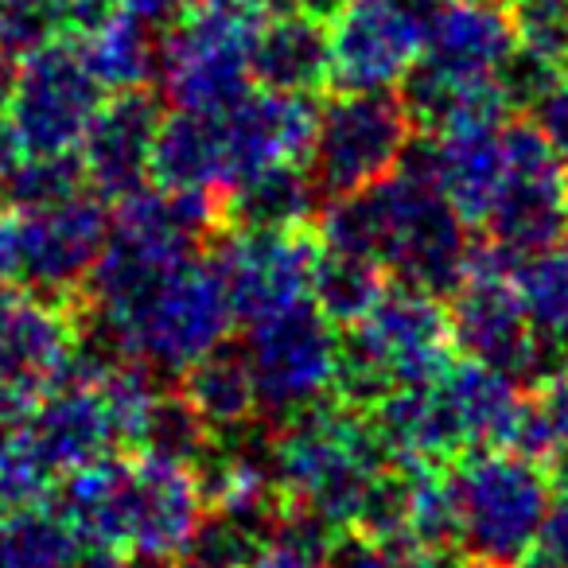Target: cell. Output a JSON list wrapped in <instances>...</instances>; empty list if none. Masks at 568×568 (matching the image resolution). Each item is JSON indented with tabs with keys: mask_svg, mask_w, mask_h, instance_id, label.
<instances>
[{
	"mask_svg": "<svg viewBox=\"0 0 568 568\" xmlns=\"http://www.w3.org/2000/svg\"><path fill=\"white\" fill-rule=\"evenodd\" d=\"M386 557L389 568H452L448 552H436L428 545L413 541V537H402V541H386Z\"/></svg>",
	"mask_w": 568,
	"mask_h": 568,
	"instance_id": "obj_42",
	"label": "cell"
},
{
	"mask_svg": "<svg viewBox=\"0 0 568 568\" xmlns=\"http://www.w3.org/2000/svg\"><path fill=\"white\" fill-rule=\"evenodd\" d=\"M9 518L12 552H17V568H67L79 549V537L63 526L51 510L36 506V510L4 514Z\"/></svg>",
	"mask_w": 568,
	"mask_h": 568,
	"instance_id": "obj_36",
	"label": "cell"
},
{
	"mask_svg": "<svg viewBox=\"0 0 568 568\" xmlns=\"http://www.w3.org/2000/svg\"><path fill=\"white\" fill-rule=\"evenodd\" d=\"M565 242H568V180H565Z\"/></svg>",
	"mask_w": 568,
	"mask_h": 568,
	"instance_id": "obj_49",
	"label": "cell"
},
{
	"mask_svg": "<svg viewBox=\"0 0 568 568\" xmlns=\"http://www.w3.org/2000/svg\"><path fill=\"white\" fill-rule=\"evenodd\" d=\"M495 4H506V0H495Z\"/></svg>",
	"mask_w": 568,
	"mask_h": 568,
	"instance_id": "obj_54",
	"label": "cell"
},
{
	"mask_svg": "<svg viewBox=\"0 0 568 568\" xmlns=\"http://www.w3.org/2000/svg\"><path fill=\"white\" fill-rule=\"evenodd\" d=\"M63 36L55 0H0V51L28 59Z\"/></svg>",
	"mask_w": 568,
	"mask_h": 568,
	"instance_id": "obj_37",
	"label": "cell"
},
{
	"mask_svg": "<svg viewBox=\"0 0 568 568\" xmlns=\"http://www.w3.org/2000/svg\"><path fill=\"white\" fill-rule=\"evenodd\" d=\"M464 568H483V565H471V560H464Z\"/></svg>",
	"mask_w": 568,
	"mask_h": 568,
	"instance_id": "obj_52",
	"label": "cell"
},
{
	"mask_svg": "<svg viewBox=\"0 0 568 568\" xmlns=\"http://www.w3.org/2000/svg\"><path fill=\"white\" fill-rule=\"evenodd\" d=\"M0 568H17V552H12L9 518H4V514H0Z\"/></svg>",
	"mask_w": 568,
	"mask_h": 568,
	"instance_id": "obj_47",
	"label": "cell"
},
{
	"mask_svg": "<svg viewBox=\"0 0 568 568\" xmlns=\"http://www.w3.org/2000/svg\"><path fill=\"white\" fill-rule=\"evenodd\" d=\"M374 222V257L397 284L448 301L467 273V222L428 175L394 168L366 187Z\"/></svg>",
	"mask_w": 568,
	"mask_h": 568,
	"instance_id": "obj_4",
	"label": "cell"
},
{
	"mask_svg": "<svg viewBox=\"0 0 568 568\" xmlns=\"http://www.w3.org/2000/svg\"><path fill=\"white\" fill-rule=\"evenodd\" d=\"M234 324L226 276L219 261L203 253L168 273L121 316H94L79 308V332L164 374H183L191 363L222 347Z\"/></svg>",
	"mask_w": 568,
	"mask_h": 568,
	"instance_id": "obj_1",
	"label": "cell"
},
{
	"mask_svg": "<svg viewBox=\"0 0 568 568\" xmlns=\"http://www.w3.org/2000/svg\"><path fill=\"white\" fill-rule=\"evenodd\" d=\"M343 529L301 503H284L268 526L250 568H332V549Z\"/></svg>",
	"mask_w": 568,
	"mask_h": 568,
	"instance_id": "obj_30",
	"label": "cell"
},
{
	"mask_svg": "<svg viewBox=\"0 0 568 568\" xmlns=\"http://www.w3.org/2000/svg\"><path fill=\"white\" fill-rule=\"evenodd\" d=\"M459 518V557L483 568H518L541 541L552 475L510 448L464 452L448 464Z\"/></svg>",
	"mask_w": 568,
	"mask_h": 568,
	"instance_id": "obj_2",
	"label": "cell"
},
{
	"mask_svg": "<svg viewBox=\"0 0 568 568\" xmlns=\"http://www.w3.org/2000/svg\"><path fill=\"white\" fill-rule=\"evenodd\" d=\"M265 0H191L164 28L160 74L175 110L222 113L253 90V48Z\"/></svg>",
	"mask_w": 568,
	"mask_h": 568,
	"instance_id": "obj_3",
	"label": "cell"
},
{
	"mask_svg": "<svg viewBox=\"0 0 568 568\" xmlns=\"http://www.w3.org/2000/svg\"><path fill=\"white\" fill-rule=\"evenodd\" d=\"M332 568H389L386 545L358 529H343L332 549Z\"/></svg>",
	"mask_w": 568,
	"mask_h": 568,
	"instance_id": "obj_40",
	"label": "cell"
},
{
	"mask_svg": "<svg viewBox=\"0 0 568 568\" xmlns=\"http://www.w3.org/2000/svg\"><path fill=\"white\" fill-rule=\"evenodd\" d=\"M121 4H125V0H55V12L67 36H82V40H87V36H94Z\"/></svg>",
	"mask_w": 568,
	"mask_h": 568,
	"instance_id": "obj_39",
	"label": "cell"
},
{
	"mask_svg": "<svg viewBox=\"0 0 568 568\" xmlns=\"http://www.w3.org/2000/svg\"><path fill=\"white\" fill-rule=\"evenodd\" d=\"M320 211V195L304 164H273L222 195L226 230H304Z\"/></svg>",
	"mask_w": 568,
	"mask_h": 568,
	"instance_id": "obj_25",
	"label": "cell"
},
{
	"mask_svg": "<svg viewBox=\"0 0 568 568\" xmlns=\"http://www.w3.org/2000/svg\"><path fill=\"white\" fill-rule=\"evenodd\" d=\"M51 514L87 545H125V503H129V464L125 459H94L87 467L59 475L48 495Z\"/></svg>",
	"mask_w": 568,
	"mask_h": 568,
	"instance_id": "obj_21",
	"label": "cell"
},
{
	"mask_svg": "<svg viewBox=\"0 0 568 568\" xmlns=\"http://www.w3.org/2000/svg\"><path fill=\"white\" fill-rule=\"evenodd\" d=\"M55 483L59 475L51 471L48 459L32 448V440L20 428H12L4 452H0V514L36 510L48 503Z\"/></svg>",
	"mask_w": 568,
	"mask_h": 568,
	"instance_id": "obj_34",
	"label": "cell"
},
{
	"mask_svg": "<svg viewBox=\"0 0 568 568\" xmlns=\"http://www.w3.org/2000/svg\"><path fill=\"white\" fill-rule=\"evenodd\" d=\"M510 284L537 335L568 339V250L549 245L537 253H518Z\"/></svg>",
	"mask_w": 568,
	"mask_h": 568,
	"instance_id": "obj_29",
	"label": "cell"
},
{
	"mask_svg": "<svg viewBox=\"0 0 568 568\" xmlns=\"http://www.w3.org/2000/svg\"><path fill=\"white\" fill-rule=\"evenodd\" d=\"M560 479H565V490L552 495L549 518H545V526H541L537 549H541L549 560H557L560 568H568V475H560Z\"/></svg>",
	"mask_w": 568,
	"mask_h": 568,
	"instance_id": "obj_41",
	"label": "cell"
},
{
	"mask_svg": "<svg viewBox=\"0 0 568 568\" xmlns=\"http://www.w3.org/2000/svg\"><path fill=\"white\" fill-rule=\"evenodd\" d=\"M332 82L339 90H394L420 59L425 9L413 0H347L332 20Z\"/></svg>",
	"mask_w": 568,
	"mask_h": 568,
	"instance_id": "obj_12",
	"label": "cell"
},
{
	"mask_svg": "<svg viewBox=\"0 0 568 568\" xmlns=\"http://www.w3.org/2000/svg\"><path fill=\"white\" fill-rule=\"evenodd\" d=\"M436 382H440L444 402H448L452 420L459 428L464 452L506 448L521 405V386L510 374L495 371L487 363H475V358H464V363L444 366V374Z\"/></svg>",
	"mask_w": 568,
	"mask_h": 568,
	"instance_id": "obj_22",
	"label": "cell"
},
{
	"mask_svg": "<svg viewBox=\"0 0 568 568\" xmlns=\"http://www.w3.org/2000/svg\"><path fill=\"white\" fill-rule=\"evenodd\" d=\"M320 110L304 94H245L230 110L219 113L222 144H226L230 187L273 164H308L316 141ZM226 187V191H230Z\"/></svg>",
	"mask_w": 568,
	"mask_h": 568,
	"instance_id": "obj_16",
	"label": "cell"
},
{
	"mask_svg": "<svg viewBox=\"0 0 568 568\" xmlns=\"http://www.w3.org/2000/svg\"><path fill=\"white\" fill-rule=\"evenodd\" d=\"M79 339V301H51L24 284H0V389L32 413L59 386Z\"/></svg>",
	"mask_w": 568,
	"mask_h": 568,
	"instance_id": "obj_10",
	"label": "cell"
},
{
	"mask_svg": "<svg viewBox=\"0 0 568 568\" xmlns=\"http://www.w3.org/2000/svg\"><path fill=\"white\" fill-rule=\"evenodd\" d=\"M203 487L195 467L136 452L129 464L125 545L141 565H172L203 518Z\"/></svg>",
	"mask_w": 568,
	"mask_h": 568,
	"instance_id": "obj_15",
	"label": "cell"
},
{
	"mask_svg": "<svg viewBox=\"0 0 568 568\" xmlns=\"http://www.w3.org/2000/svg\"><path fill=\"white\" fill-rule=\"evenodd\" d=\"M253 82L276 94L312 98L332 82V32L312 12H268L253 48Z\"/></svg>",
	"mask_w": 568,
	"mask_h": 568,
	"instance_id": "obj_20",
	"label": "cell"
},
{
	"mask_svg": "<svg viewBox=\"0 0 568 568\" xmlns=\"http://www.w3.org/2000/svg\"><path fill=\"white\" fill-rule=\"evenodd\" d=\"M17 74H20V59L0 51V113H9L12 94H17Z\"/></svg>",
	"mask_w": 568,
	"mask_h": 568,
	"instance_id": "obj_46",
	"label": "cell"
},
{
	"mask_svg": "<svg viewBox=\"0 0 568 568\" xmlns=\"http://www.w3.org/2000/svg\"><path fill=\"white\" fill-rule=\"evenodd\" d=\"M160 40L164 28L121 4L94 36H87L82 51L105 90H136L160 74Z\"/></svg>",
	"mask_w": 568,
	"mask_h": 568,
	"instance_id": "obj_26",
	"label": "cell"
},
{
	"mask_svg": "<svg viewBox=\"0 0 568 568\" xmlns=\"http://www.w3.org/2000/svg\"><path fill=\"white\" fill-rule=\"evenodd\" d=\"M20 156H24V144H20L9 113H0V180L20 164Z\"/></svg>",
	"mask_w": 568,
	"mask_h": 568,
	"instance_id": "obj_45",
	"label": "cell"
},
{
	"mask_svg": "<svg viewBox=\"0 0 568 568\" xmlns=\"http://www.w3.org/2000/svg\"><path fill=\"white\" fill-rule=\"evenodd\" d=\"M518 51L565 71L568 67V0H506Z\"/></svg>",
	"mask_w": 568,
	"mask_h": 568,
	"instance_id": "obj_35",
	"label": "cell"
},
{
	"mask_svg": "<svg viewBox=\"0 0 568 568\" xmlns=\"http://www.w3.org/2000/svg\"><path fill=\"white\" fill-rule=\"evenodd\" d=\"M191 0H125V9L141 12L144 20H152L156 28H168L183 9H187Z\"/></svg>",
	"mask_w": 568,
	"mask_h": 568,
	"instance_id": "obj_44",
	"label": "cell"
},
{
	"mask_svg": "<svg viewBox=\"0 0 568 568\" xmlns=\"http://www.w3.org/2000/svg\"><path fill=\"white\" fill-rule=\"evenodd\" d=\"M503 121H464L440 133L409 136L397 168L428 175L467 226H483L503 183Z\"/></svg>",
	"mask_w": 568,
	"mask_h": 568,
	"instance_id": "obj_14",
	"label": "cell"
},
{
	"mask_svg": "<svg viewBox=\"0 0 568 568\" xmlns=\"http://www.w3.org/2000/svg\"><path fill=\"white\" fill-rule=\"evenodd\" d=\"M152 180L164 191H214L226 195V144H222L219 113L175 110L160 121L152 144Z\"/></svg>",
	"mask_w": 568,
	"mask_h": 568,
	"instance_id": "obj_23",
	"label": "cell"
},
{
	"mask_svg": "<svg viewBox=\"0 0 568 568\" xmlns=\"http://www.w3.org/2000/svg\"><path fill=\"white\" fill-rule=\"evenodd\" d=\"M67 568H129V565H125V557H121V549H113V545H87L82 541L79 549H74V557Z\"/></svg>",
	"mask_w": 568,
	"mask_h": 568,
	"instance_id": "obj_43",
	"label": "cell"
},
{
	"mask_svg": "<svg viewBox=\"0 0 568 568\" xmlns=\"http://www.w3.org/2000/svg\"><path fill=\"white\" fill-rule=\"evenodd\" d=\"M105 102V87L90 71L87 51L74 40H51L20 59L9 121L28 156L79 152L87 129Z\"/></svg>",
	"mask_w": 568,
	"mask_h": 568,
	"instance_id": "obj_7",
	"label": "cell"
},
{
	"mask_svg": "<svg viewBox=\"0 0 568 568\" xmlns=\"http://www.w3.org/2000/svg\"><path fill=\"white\" fill-rule=\"evenodd\" d=\"M413 136L402 98L389 90H339L320 110L308 180L320 203L366 191L389 175Z\"/></svg>",
	"mask_w": 568,
	"mask_h": 568,
	"instance_id": "obj_5",
	"label": "cell"
},
{
	"mask_svg": "<svg viewBox=\"0 0 568 568\" xmlns=\"http://www.w3.org/2000/svg\"><path fill=\"white\" fill-rule=\"evenodd\" d=\"M180 394L199 409L214 440H226L261 420L257 409V386H253L250 363L242 347H214L199 363H191L180 374Z\"/></svg>",
	"mask_w": 568,
	"mask_h": 568,
	"instance_id": "obj_24",
	"label": "cell"
},
{
	"mask_svg": "<svg viewBox=\"0 0 568 568\" xmlns=\"http://www.w3.org/2000/svg\"><path fill=\"white\" fill-rule=\"evenodd\" d=\"M514 257L518 253L503 250L495 242L471 245L464 284L448 296V316L456 351H464L475 363H487L495 371L510 374L521 386L534 332H529V320L510 284Z\"/></svg>",
	"mask_w": 568,
	"mask_h": 568,
	"instance_id": "obj_9",
	"label": "cell"
},
{
	"mask_svg": "<svg viewBox=\"0 0 568 568\" xmlns=\"http://www.w3.org/2000/svg\"><path fill=\"white\" fill-rule=\"evenodd\" d=\"M110 211L102 195L79 191L48 211L20 214V281L51 301H79L94 261L110 237Z\"/></svg>",
	"mask_w": 568,
	"mask_h": 568,
	"instance_id": "obj_11",
	"label": "cell"
},
{
	"mask_svg": "<svg viewBox=\"0 0 568 568\" xmlns=\"http://www.w3.org/2000/svg\"><path fill=\"white\" fill-rule=\"evenodd\" d=\"M87 191V168L79 152L20 156V164L0 180V211H48L63 199Z\"/></svg>",
	"mask_w": 568,
	"mask_h": 568,
	"instance_id": "obj_32",
	"label": "cell"
},
{
	"mask_svg": "<svg viewBox=\"0 0 568 568\" xmlns=\"http://www.w3.org/2000/svg\"><path fill=\"white\" fill-rule=\"evenodd\" d=\"M20 433L32 448L51 464L55 475L87 467L94 459L113 456L118 428H113L110 405L102 397V382H63L36 402V409L20 420Z\"/></svg>",
	"mask_w": 568,
	"mask_h": 568,
	"instance_id": "obj_18",
	"label": "cell"
},
{
	"mask_svg": "<svg viewBox=\"0 0 568 568\" xmlns=\"http://www.w3.org/2000/svg\"><path fill=\"white\" fill-rule=\"evenodd\" d=\"M219 261L230 304L242 324L312 301L316 242L304 230H226L219 234Z\"/></svg>",
	"mask_w": 568,
	"mask_h": 568,
	"instance_id": "obj_13",
	"label": "cell"
},
{
	"mask_svg": "<svg viewBox=\"0 0 568 568\" xmlns=\"http://www.w3.org/2000/svg\"><path fill=\"white\" fill-rule=\"evenodd\" d=\"M160 121H164V110L149 87L113 90L110 102H102L94 125L79 144L94 195L118 203L144 187V180L152 175V144H156Z\"/></svg>",
	"mask_w": 568,
	"mask_h": 568,
	"instance_id": "obj_17",
	"label": "cell"
},
{
	"mask_svg": "<svg viewBox=\"0 0 568 568\" xmlns=\"http://www.w3.org/2000/svg\"><path fill=\"white\" fill-rule=\"evenodd\" d=\"M413 4H420V9H428V4H433V0H413Z\"/></svg>",
	"mask_w": 568,
	"mask_h": 568,
	"instance_id": "obj_51",
	"label": "cell"
},
{
	"mask_svg": "<svg viewBox=\"0 0 568 568\" xmlns=\"http://www.w3.org/2000/svg\"><path fill=\"white\" fill-rule=\"evenodd\" d=\"M394 276L386 265L366 253L332 250L316 245V265H312V304L332 320L335 327H351L382 301Z\"/></svg>",
	"mask_w": 568,
	"mask_h": 568,
	"instance_id": "obj_27",
	"label": "cell"
},
{
	"mask_svg": "<svg viewBox=\"0 0 568 568\" xmlns=\"http://www.w3.org/2000/svg\"><path fill=\"white\" fill-rule=\"evenodd\" d=\"M506 4L495 0H433L425 9V40L420 59L459 79H498L514 55Z\"/></svg>",
	"mask_w": 568,
	"mask_h": 568,
	"instance_id": "obj_19",
	"label": "cell"
},
{
	"mask_svg": "<svg viewBox=\"0 0 568 568\" xmlns=\"http://www.w3.org/2000/svg\"><path fill=\"white\" fill-rule=\"evenodd\" d=\"M506 448L541 464L545 471L568 475V378L521 394Z\"/></svg>",
	"mask_w": 568,
	"mask_h": 568,
	"instance_id": "obj_28",
	"label": "cell"
},
{
	"mask_svg": "<svg viewBox=\"0 0 568 568\" xmlns=\"http://www.w3.org/2000/svg\"><path fill=\"white\" fill-rule=\"evenodd\" d=\"M4 440H9V433H4V425H0V452H4Z\"/></svg>",
	"mask_w": 568,
	"mask_h": 568,
	"instance_id": "obj_50",
	"label": "cell"
},
{
	"mask_svg": "<svg viewBox=\"0 0 568 568\" xmlns=\"http://www.w3.org/2000/svg\"><path fill=\"white\" fill-rule=\"evenodd\" d=\"M242 351L253 386H257L261 417L284 420L332 397L339 335L312 301H301L276 316L250 324Z\"/></svg>",
	"mask_w": 568,
	"mask_h": 568,
	"instance_id": "obj_6",
	"label": "cell"
},
{
	"mask_svg": "<svg viewBox=\"0 0 568 568\" xmlns=\"http://www.w3.org/2000/svg\"><path fill=\"white\" fill-rule=\"evenodd\" d=\"M265 534V521L222 510V506H206L175 560L180 568H250Z\"/></svg>",
	"mask_w": 568,
	"mask_h": 568,
	"instance_id": "obj_31",
	"label": "cell"
},
{
	"mask_svg": "<svg viewBox=\"0 0 568 568\" xmlns=\"http://www.w3.org/2000/svg\"><path fill=\"white\" fill-rule=\"evenodd\" d=\"M211 448H214V433L206 428V420L199 417L195 405H191L180 389H175V394L160 389L156 402H152L149 425H144L141 452L172 459V464L195 467Z\"/></svg>",
	"mask_w": 568,
	"mask_h": 568,
	"instance_id": "obj_33",
	"label": "cell"
},
{
	"mask_svg": "<svg viewBox=\"0 0 568 568\" xmlns=\"http://www.w3.org/2000/svg\"><path fill=\"white\" fill-rule=\"evenodd\" d=\"M141 568H168V565H141Z\"/></svg>",
	"mask_w": 568,
	"mask_h": 568,
	"instance_id": "obj_53",
	"label": "cell"
},
{
	"mask_svg": "<svg viewBox=\"0 0 568 568\" xmlns=\"http://www.w3.org/2000/svg\"><path fill=\"white\" fill-rule=\"evenodd\" d=\"M503 183L483 219L487 242L510 253L557 245L565 237V160L521 118L503 125Z\"/></svg>",
	"mask_w": 568,
	"mask_h": 568,
	"instance_id": "obj_8",
	"label": "cell"
},
{
	"mask_svg": "<svg viewBox=\"0 0 568 568\" xmlns=\"http://www.w3.org/2000/svg\"><path fill=\"white\" fill-rule=\"evenodd\" d=\"M518 568H560V565H557V560H549V557H545L541 549H534V552H529L526 560H521Z\"/></svg>",
	"mask_w": 568,
	"mask_h": 568,
	"instance_id": "obj_48",
	"label": "cell"
},
{
	"mask_svg": "<svg viewBox=\"0 0 568 568\" xmlns=\"http://www.w3.org/2000/svg\"><path fill=\"white\" fill-rule=\"evenodd\" d=\"M529 118H534L537 133L552 144V152H557L568 168V74H560V79L537 98Z\"/></svg>",
	"mask_w": 568,
	"mask_h": 568,
	"instance_id": "obj_38",
	"label": "cell"
}]
</instances>
